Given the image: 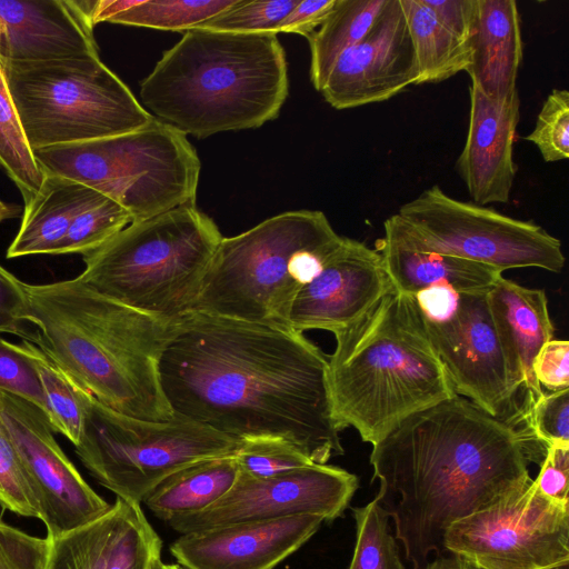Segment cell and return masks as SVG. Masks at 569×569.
Instances as JSON below:
<instances>
[{"label": "cell", "mask_w": 569, "mask_h": 569, "mask_svg": "<svg viewBox=\"0 0 569 569\" xmlns=\"http://www.w3.org/2000/svg\"><path fill=\"white\" fill-rule=\"evenodd\" d=\"M327 371L301 332L197 311L170 322L159 361L173 416L239 441L287 440L319 465L345 452Z\"/></svg>", "instance_id": "1"}, {"label": "cell", "mask_w": 569, "mask_h": 569, "mask_svg": "<svg viewBox=\"0 0 569 569\" xmlns=\"http://www.w3.org/2000/svg\"><path fill=\"white\" fill-rule=\"evenodd\" d=\"M528 428L456 396L406 418L372 446L376 497L412 569L441 555L446 530L523 488L545 457Z\"/></svg>", "instance_id": "2"}, {"label": "cell", "mask_w": 569, "mask_h": 569, "mask_svg": "<svg viewBox=\"0 0 569 569\" xmlns=\"http://www.w3.org/2000/svg\"><path fill=\"white\" fill-rule=\"evenodd\" d=\"M37 345L106 407L141 420L168 421L159 361L171 321L86 288L77 277L28 284Z\"/></svg>", "instance_id": "3"}, {"label": "cell", "mask_w": 569, "mask_h": 569, "mask_svg": "<svg viewBox=\"0 0 569 569\" xmlns=\"http://www.w3.org/2000/svg\"><path fill=\"white\" fill-rule=\"evenodd\" d=\"M277 33L194 28L140 82L141 106L183 134L203 139L276 119L288 97Z\"/></svg>", "instance_id": "4"}, {"label": "cell", "mask_w": 569, "mask_h": 569, "mask_svg": "<svg viewBox=\"0 0 569 569\" xmlns=\"http://www.w3.org/2000/svg\"><path fill=\"white\" fill-rule=\"evenodd\" d=\"M328 389L339 431L380 442L409 416L458 396L415 298L392 291L335 333Z\"/></svg>", "instance_id": "5"}, {"label": "cell", "mask_w": 569, "mask_h": 569, "mask_svg": "<svg viewBox=\"0 0 569 569\" xmlns=\"http://www.w3.org/2000/svg\"><path fill=\"white\" fill-rule=\"evenodd\" d=\"M339 236L319 210H292L222 237L190 311L288 327L290 306Z\"/></svg>", "instance_id": "6"}, {"label": "cell", "mask_w": 569, "mask_h": 569, "mask_svg": "<svg viewBox=\"0 0 569 569\" xmlns=\"http://www.w3.org/2000/svg\"><path fill=\"white\" fill-rule=\"evenodd\" d=\"M222 234L194 206L132 221L83 256L91 291L172 321L191 310Z\"/></svg>", "instance_id": "7"}, {"label": "cell", "mask_w": 569, "mask_h": 569, "mask_svg": "<svg viewBox=\"0 0 569 569\" xmlns=\"http://www.w3.org/2000/svg\"><path fill=\"white\" fill-rule=\"evenodd\" d=\"M33 154L44 174L100 192L122 206L132 221L196 202L198 153L186 134L156 118L128 133L38 149Z\"/></svg>", "instance_id": "8"}, {"label": "cell", "mask_w": 569, "mask_h": 569, "mask_svg": "<svg viewBox=\"0 0 569 569\" xmlns=\"http://www.w3.org/2000/svg\"><path fill=\"white\" fill-rule=\"evenodd\" d=\"M0 63L32 151L128 133L153 120L99 54Z\"/></svg>", "instance_id": "9"}, {"label": "cell", "mask_w": 569, "mask_h": 569, "mask_svg": "<svg viewBox=\"0 0 569 569\" xmlns=\"http://www.w3.org/2000/svg\"><path fill=\"white\" fill-rule=\"evenodd\" d=\"M241 441L177 416L148 421L91 398L77 456L97 481L126 501L143 498L171 473L194 462L233 456Z\"/></svg>", "instance_id": "10"}, {"label": "cell", "mask_w": 569, "mask_h": 569, "mask_svg": "<svg viewBox=\"0 0 569 569\" xmlns=\"http://www.w3.org/2000/svg\"><path fill=\"white\" fill-rule=\"evenodd\" d=\"M386 238L409 249L463 258L503 272L540 268L560 273L561 241L533 221L457 200L432 186L385 223Z\"/></svg>", "instance_id": "11"}, {"label": "cell", "mask_w": 569, "mask_h": 569, "mask_svg": "<svg viewBox=\"0 0 569 569\" xmlns=\"http://www.w3.org/2000/svg\"><path fill=\"white\" fill-rule=\"evenodd\" d=\"M443 549L480 569H553L569 565V505L543 496L533 479L445 532Z\"/></svg>", "instance_id": "12"}, {"label": "cell", "mask_w": 569, "mask_h": 569, "mask_svg": "<svg viewBox=\"0 0 569 569\" xmlns=\"http://www.w3.org/2000/svg\"><path fill=\"white\" fill-rule=\"evenodd\" d=\"M358 487L356 475L327 463L269 478L239 473L232 488L214 503L167 523L183 535L234 522L303 515L331 522L343 515Z\"/></svg>", "instance_id": "13"}, {"label": "cell", "mask_w": 569, "mask_h": 569, "mask_svg": "<svg viewBox=\"0 0 569 569\" xmlns=\"http://www.w3.org/2000/svg\"><path fill=\"white\" fill-rule=\"evenodd\" d=\"M0 416L23 465L48 539L90 523L111 509L64 455L40 408L0 390Z\"/></svg>", "instance_id": "14"}, {"label": "cell", "mask_w": 569, "mask_h": 569, "mask_svg": "<svg viewBox=\"0 0 569 569\" xmlns=\"http://www.w3.org/2000/svg\"><path fill=\"white\" fill-rule=\"evenodd\" d=\"M426 320L431 343L455 392L492 417H508L512 388L487 293H462L446 320Z\"/></svg>", "instance_id": "15"}, {"label": "cell", "mask_w": 569, "mask_h": 569, "mask_svg": "<svg viewBox=\"0 0 569 569\" xmlns=\"http://www.w3.org/2000/svg\"><path fill=\"white\" fill-rule=\"evenodd\" d=\"M393 290L379 252L342 237L318 273L297 292L287 325L301 333L320 329L335 335Z\"/></svg>", "instance_id": "16"}, {"label": "cell", "mask_w": 569, "mask_h": 569, "mask_svg": "<svg viewBox=\"0 0 569 569\" xmlns=\"http://www.w3.org/2000/svg\"><path fill=\"white\" fill-rule=\"evenodd\" d=\"M418 71L399 0H389L370 31L331 67L320 93L345 110L378 103L417 84Z\"/></svg>", "instance_id": "17"}, {"label": "cell", "mask_w": 569, "mask_h": 569, "mask_svg": "<svg viewBox=\"0 0 569 569\" xmlns=\"http://www.w3.org/2000/svg\"><path fill=\"white\" fill-rule=\"evenodd\" d=\"M323 522L309 515L234 522L183 533L169 550L186 569H273Z\"/></svg>", "instance_id": "18"}, {"label": "cell", "mask_w": 569, "mask_h": 569, "mask_svg": "<svg viewBox=\"0 0 569 569\" xmlns=\"http://www.w3.org/2000/svg\"><path fill=\"white\" fill-rule=\"evenodd\" d=\"M469 100L467 138L457 171L475 203H506L517 173L513 144L520 119L518 90L495 99L471 82Z\"/></svg>", "instance_id": "19"}, {"label": "cell", "mask_w": 569, "mask_h": 569, "mask_svg": "<svg viewBox=\"0 0 569 569\" xmlns=\"http://www.w3.org/2000/svg\"><path fill=\"white\" fill-rule=\"evenodd\" d=\"M99 54L83 1L0 0V60L41 62Z\"/></svg>", "instance_id": "20"}, {"label": "cell", "mask_w": 569, "mask_h": 569, "mask_svg": "<svg viewBox=\"0 0 569 569\" xmlns=\"http://www.w3.org/2000/svg\"><path fill=\"white\" fill-rule=\"evenodd\" d=\"M487 301L510 383L516 391L525 386L530 403L543 392L532 372L533 360L555 332L546 292L501 276L487 293Z\"/></svg>", "instance_id": "21"}, {"label": "cell", "mask_w": 569, "mask_h": 569, "mask_svg": "<svg viewBox=\"0 0 569 569\" xmlns=\"http://www.w3.org/2000/svg\"><path fill=\"white\" fill-rule=\"evenodd\" d=\"M471 82L500 99L517 91L522 61L520 17L513 0H478L475 32L469 42Z\"/></svg>", "instance_id": "22"}, {"label": "cell", "mask_w": 569, "mask_h": 569, "mask_svg": "<svg viewBox=\"0 0 569 569\" xmlns=\"http://www.w3.org/2000/svg\"><path fill=\"white\" fill-rule=\"evenodd\" d=\"M102 196L77 181L44 174L40 189L24 203L7 258L56 254L73 220Z\"/></svg>", "instance_id": "23"}, {"label": "cell", "mask_w": 569, "mask_h": 569, "mask_svg": "<svg viewBox=\"0 0 569 569\" xmlns=\"http://www.w3.org/2000/svg\"><path fill=\"white\" fill-rule=\"evenodd\" d=\"M395 291L415 296L431 286H447L459 295L488 293L502 276L498 269L463 258L423 252L386 237L377 241Z\"/></svg>", "instance_id": "24"}, {"label": "cell", "mask_w": 569, "mask_h": 569, "mask_svg": "<svg viewBox=\"0 0 569 569\" xmlns=\"http://www.w3.org/2000/svg\"><path fill=\"white\" fill-rule=\"evenodd\" d=\"M238 477L233 456L201 460L168 476L142 502L167 522L208 508L232 488Z\"/></svg>", "instance_id": "25"}, {"label": "cell", "mask_w": 569, "mask_h": 569, "mask_svg": "<svg viewBox=\"0 0 569 569\" xmlns=\"http://www.w3.org/2000/svg\"><path fill=\"white\" fill-rule=\"evenodd\" d=\"M237 0H84L94 27L111 22L132 27L188 31L231 8Z\"/></svg>", "instance_id": "26"}, {"label": "cell", "mask_w": 569, "mask_h": 569, "mask_svg": "<svg viewBox=\"0 0 569 569\" xmlns=\"http://www.w3.org/2000/svg\"><path fill=\"white\" fill-rule=\"evenodd\" d=\"M413 49L417 84L438 83L471 63L470 46L446 29L420 0H399Z\"/></svg>", "instance_id": "27"}, {"label": "cell", "mask_w": 569, "mask_h": 569, "mask_svg": "<svg viewBox=\"0 0 569 569\" xmlns=\"http://www.w3.org/2000/svg\"><path fill=\"white\" fill-rule=\"evenodd\" d=\"M388 1L336 0L319 29L307 38L310 47V80L317 91H320L340 54L370 31Z\"/></svg>", "instance_id": "28"}, {"label": "cell", "mask_w": 569, "mask_h": 569, "mask_svg": "<svg viewBox=\"0 0 569 569\" xmlns=\"http://www.w3.org/2000/svg\"><path fill=\"white\" fill-rule=\"evenodd\" d=\"M33 359L44 399V413L56 432L77 445L92 398L62 371L37 345L22 340Z\"/></svg>", "instance_id": "29"}, {"label": "cell", "mask_w": 569, "mask_h": 569, "mask_svg": "<svg viewBox=\"0 0 569 569\" xmlns=\"http://www.w3.org/2000/svg\"><path fill=\"white\" fill-rule=\"evenodd\" d=\"M121 508L122 499L117 497L111 509L99 519L48 539L46 569H107Z\"/></svg>", "instance_id": "30"}, {"label": "cell", "mask_w": 569, "mask_h": 569, "mask_svg": "<svg viewBox=\"0 0 569 569\" xmlns=\"http://www.w3.org/2000/svg\"><path fill=\"white\" fill-rule=\"evenodd\" d=\"M0 166L24 203L40 189L44 173L28 144L0 63Z\"/></svg>", "instance_id": "31"}, {"label": "cell", "mask_w": 569, "mask_h": 569, "mask_svg": "<svg viewBox=\"0 0 569 569\" xmlns=\"http://www.w3.org/2000/svg\"><path fill=\"white\" fill-rule=\"evenodd\" d=\"M162 541L140 503L122 499L107 569H151L161 560Z\"/></svg>", "instance_id": "32"}, {"label": "cell", "mask_w": 569, "mask_h": 569, "mask_svg": "<svg viewBox=\"0 0 569 569\" xmlns=\"http://www.w3.org/2000/svg\"><path fill=\"white\" fill-rule=\"evenodd\" d=\"M352 512L356 543L349 569H406L389 529L390 517L377 499Z\"/></svg>", "instance_id": "33"}, {"label": "cell", "mask_w": 569, "mask_h": 569, "mask_svg": "<svg viewBox=\"0 0 569 569\" xmlns=\"http://www.w3.org/2000/svg\"><path fill=\"white\" fill-rule=\"evenodd\" d=\"M131 221L122 206L102 196L73 220L56 254L84 256L100 248Z\"/></svg>", "instance_id": "34"}, {"label": "cell", "mask_w": 569, "mask_h": 569, "mask_svg": "<svg viewBox=\"0 0 569 569\" xmlns=\"http://www.w3.org/2000/svg\"><path fill=\"white\" fill-rule=\"evenodd\" d=\"M233 458L239 473L269 478L313 465L293 443L280 438H254L241 441Z\"/></svg>", "instance_id": "35"}, {"label": "cell", "mask_w": 569, "mask_h": 569, "mask_svg": "<svg viewBox=\"0 0 569 569\" xmlns=\"http://www.w3.org/2000/svg\"><path fill=\"white\" fill-rule=\"evenodd\" d=\"M299 0H237L199 28L237 33H277L279 23ZM278 34V33H277Z\"/></svg>", "instance_id": "36"}, {"label": "cell", "mask_w": 569, "mask_h": 569, "mask_svg": "<svg viewBox=\"0 0 569 569\" xmlns=\"http://www.w3.org/2000/svg\"><path fill=\"white\" fill-rule=\"evenodd\" d=\"M533 143L546 162L569 157V92L555 89L548 94L533 130L525 138Z\"/></svg>", "instance_id": "37"}, {"label": "cell", "mask_w": 569, "mask_h": 569, "mask_svg": "<svg viewBox=\"0 0 569 569\" xmlns=\"http://www.w3.org/2000/svg\"><path fill=\"white\" fill-rule=\"evenodd\" d=\"M0 506L39 519V508L16 446L0 416Z\"/></svg>", "instance_id": "38"}, {"label": "cell", "mask_w": 569, "mask_h": 569, "mask_svg": "<svg viewBox=\"0 0 569 569\" xmlns=\"http://www.w3.org/2000/svg\"><path fill=\"white\" fill-rule=\"evenodd\" d=\"M0 390L20 397L44 412L39 375L32 357L21 343L0 337Z\"/></svg>", "instance_id": "39"}, {"label": "cell", "mask_w": 569, "mask_h": 569, "mask_svg": "<svg viewBox=\"0 0 569 569\" xmlns=\"http://www.w3.org/2000/svg\"><path fill=\"white\" fill-rule=\"evenodd\" d=\"M527 405L523 418L536 440L546 448L551 445L569 446V388L542 392Z\"/></svg>", "instance_id": "40"}, {"label": "cell", "mask_w": 569, "mask_h": 569, "mask_svg": "<svg viewBox=\"0 0 569 569\" xmlns=\"http://www.w3.org/2000/svg\"><path fill=\"white\" fill-rule=\"evenodd\" d=\"M48 538L29 535L0 519V569H46Z\"/></svg>", "instance_id": "41"}, {"label": "cell", "mask_w": 569, "mask_h": 569, "mask_svg": "<svg viewBox=\"0 0 569 569\" xmlns=\"http://www.w3.org/2000/svg\"><path fill=\"white\" fill-rule=\"evenodd\" d=\"M30 325L27 283L0 264V333L32 342L36 331Z\"/></svg>", "instance_id": "42"}, {"label": "cell", "mask_w": 569, "mask_h": 569, "mask_svg": "<svg viewBox=\"0 0 569 569\" xmlns=\"http://www.w3.org/2000/svg\"><path fill=\"white\" fill-rule=\"evenodd\" d=\"M569 476V446L551 445L540 462V470L533 482L538 490L547 498L569 505L568 497Z\"/></svg>", "instance_id": "43"}, {"label": "cell", "mask_w": 569, "mask_h": 569, "mask_svg": "<svg viewBox=\"0 0 569 569\" xmlns=\"http://www.w3.org/2000/svg\"><path fill=\"white\" fill-rule=\"evenodd\" d=\"M532 372L539 386L550 391L569 388V342L551 339L537 353Z\"/></svg>", "instance_id": "44"}, {"label": "cell", "mask_w": 569, "mask_h": 569, "mask_svg": "<svg viewBox=\"0 0 569 569\" xmlns=\"http://www.w3.org/2000/svg\"><path fill=\"white\" fill-rule=\"evenodd\" d=\"M420 2L446 29L469 44L475 32L478 0H420Z\"/></svg>", "instance_id": "45"}, {"label": "cell", "mask_w": 569, "mask_h": 569, "mask_svg": "<svg viewBox=\"0 0 569 569\" xmlns=\"http://www.w3.org/2000/svg\"><path fill=\"white\" fill-rule=\"evenodd\" d=\"M336 0H299L279 23L277 33L291 32L308 38L332 10Z\"/></svg>", "instance_id": "46"}, {"label": "cell", "mask_w": 569, "mask_h": 569, "mask_svg": "<svg viewBox=\"0 0 569 569\" xmlns=\"http://www.w3.org/2000/svg\"><path fill=\"white\" fill-rule=\"evenodd\" d=\"M459 293L447 286H431L412 296L428 321L440 322L456 310Z\"/></svg>", "instance_id": "47"}, {"label": "cell", "mask_w": 569, "mask_h": 569, "mask_svg": "<svg viewBox=\"0 0 569 569\" xmlns=\"http://www.w3.org/2000/svg\"><path fill=\"white\" fill-rule=\"evenodd\" d=\"M423 569H480L467 558L450 553V556H439L437 559L428 562Z\"/></svg>", "instance_id": "48"}, {"label": "cell", "mask_w": 569, "mask_h": 569, "mask_svg": "<svg viewBox=\"0 0 569 569\" xmlns=\"http://www.w3.org/2000/svg\"><path fill=\"white\" fill-rule=\"evenodd\" d=\"M20 211L19 206L0 200V222L18 217Z\"/></svg>", "instance_id": "49"}, {"label": "cell", "mask_w": 569, "mask_h": 569, "mask_svg": "<svg viewBox=\"0 0 569 569\" xmlns=\"http://www.w3.org/2000/svg\"><path fill=\"white\" fill-rule=\"evenodd\" d=\"M151 569H186L179 563H164L162 560L153 565Z\"/></svg>", "instance_id": "50"}, {"label": "cell", "mask_w": 569, "mask_h": 569, "mask_svg": "<svg viewBox=\"0 0 569 569\" xmlns=\"http://www.w3.org/2000/svg\"><path fill=\"white\" fill-rule=\"evenodd\" d=\"M553 569H569V565L562 566V567H557V568H553Z\"/></svg>", "instance_id": "51"}]
</instances>
